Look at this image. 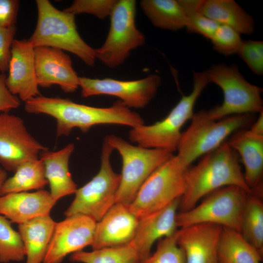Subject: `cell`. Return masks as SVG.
<instances>
[{
    "label": "cell",
    "instance_id": "cell-4",
    "mask_svg": "<svg viewBox=\"0 0 263 263\" xmlns=\"http://www.w3.org/2000/svg\"><path fill=\"white\" fill-rule=\"evenodd\" d=\"M193 89L183 95L168 115L153 124H145L132 128L129 140L137 146L147 149H158L171 153L177 150L185 123L191 119L195 103L209 83L206 71L193 73Z\"/></svg>",
    "mask_w": 263,
    "mask_h": 263
},
{
    "label": "cell",
    "instance_id": "cell-17",
    "mask_svg": "<svg viewBox=\"0 0 263 263\" xmlns=\"http://www.w3.org/2000/svg\"><path fill=\"white\" fill-rule=\"evenodd\" d=\"M139 219L128 206L115 203L96 223L91 247L93 250L115 247L130 243L133 239Z\"/></svg>",
    "mask_w": 263,
    "mask_h": 263
},
{
    "label": "cell",
    "instance_id": "cell-20",
    "mask_svg": "<svg viewBox=\"0 0 263 263\" xmlns=\"http://www.w3.org/2000/svg\"><path fill=\"white\" fill-rule=\"evenodd\" d=\"M56 202L50 192L44 189L8 193L0 196V214L19 225L49 215Z\"/></svg>",
    "mask_w": 263,
    "mask_h": 263
},
{
    "label": "cell",
    "instance_id": "cell-15",
    "mask_svg": "<svg viewBox=\"0 0 263 263\" xmlns=\"http://www.w3.org/2000/svg\"><path fill=\"white\" fill-rule=\"evenodd\" d=\"M36 74L38 86L58 85L67 93L79 87V76L73 67L70 56L58 49L40 46L34 48Z\"/></svg>",
    "mask_w": 263,
    "mask_h": 263
},
{
    "label": "cell",
    "instance_id": "cell-8",
    "mask_svg": "<svg viewBox=\"0 0 263 263\" xmlns=\"http://www.w3.org/2000/svg\"><path fill=\"white\" fill-rule=\"evenodd\" d=\"M189 167L173 155L155 170L128 206L139 219L180 198L185 189V173Z\"/></svg>",
    "mask_w": 263,
    "mask_h": 263
},
{
    "label": "cell",
    "instance_id": "cell-24",
    "mask_svg": "<svg viewBox=\"0 0 263 263\" xmlns=\"http://www.w3.org/2000/svg\"><path fill=\"white\" fill-rule=\"evenodd\" d=\"M200 11L220 25L234 29L241 35L255 30L253 18L233 0H202Z\"/></svg>",
    "mask_w": 263,
    "mask_h": 263
},
{
    "label": "cell",
    "instance_id": "cell-16",
    "mask_svg": "<svg viewBox=\"0 0 263 263\" xmlns=\"http://www.w3.org/2000/svg\"><path fill=\"white\" fill-rule=\"evenodd\" d=\"M5 83L9 91L26 102L41 95L36 74L34 47L28 39H14Z\"/></svg>",
    "mask_w": 263,
    "mask_h": 263
},
{
    "label": "cell",
    "instance_id": "cell-14",
    "mask_svg": "<svg viewBox=\"0 0 263 263\" xmlns=\"http://www.w3.org/2000/svg\"><path fill=\"white\" fill-rule=\"evenodd\" d=\"M96 223L81 214L66 217L56 223L43 263H61L68 254L91 245Z\"/></svg>",
    "mask_w": 263,
    "mask_h": 263
},
{
    "label": "cell",
    "instance_id": "cell-7",
    "mask_svg": "<svg viewBox=\"0 0 263 263\" xmlns=\"http://www.w3.org/2000/svg\"><path fill=\"white\" fill-rule=\"evenodd\" d=\"M105 139L122 158V172L115 203L128 206L147 179L173 154L164 150L135 146L114 134L107 135Z\"/></svg>",
    "mask_w": 263,
    "mask_h": 263
},
{
    "label": "cell",
    "instance_id": "cell-12",
    "mask_svg": "<svg viewBox=\"0 0 263 263\" xmlns=\"http://www.w3.org/2000/svg\"><path fill=\"white\" fill-rule=\"evenodd\" d=\"M47 148L29 133L20 117L0 113V164L4 169L15 172L23 163L38 159Z\"/></svg>",
    "mask_w": 263,
    "mask_h": 263
},
{
    "label": "cell",
    "instance_id": "cell-29",
    "mask_svg": "<svg viewBox=\"0 0 263 263\" xmlns=\"http://www.w3.org/2000/svg\"><path fill=\"white\" fill-rule=\"evenodd\" d=\"M70 260L81 263H137L139 258L132 244L73 253Z\"/></svg>",
    "mask_w": 263,
    "mask_h": 263
},
{
    "label": "cell",
    "instance_id": "cell-33",
    "mask_svg": "<svg viewBox=\"0 0 263 263\" xmlns=\"http://www.w3.org/2000/svg\"><path fill=\"white\" fill-rule=\"evenodd\" d=\"M209 40L213 49L225 56L238 54L243 41L237 31L220 24Z\"/></svg>",
    "mask_w": 263,
    "mask_h": 263
},
{
    "label": "cell",
    "instance_id": "cell-36",
    "mask_svg": "<svg viewBox=\"0 0 263 263\" xmlns=\"http://www.w3.org/2000/svg\"><path fill=\"white\" fill-rule=\"evenodd\" d=\"M16 32V26L0 27V73L8 70L11 56V47Z\"/></svg>",
    "mask_w": 263,
    "mask_h": 263
},
{
    "label": "cell",
    "instance_id": "cell-9",
    "mask_svg": "<svg viewBox=\"0 0 263 263\" xmlns=\"http://www.w3.org/2000/svg\"><path fill=\"white\" fill-rule=\"evenodd\" d=\"M249 193L229 186L217 189L192 208L177 213L178 227L210 223L241 232L244 206Z\"/></svg>",
    "mask_w": 263,
    "mask_h": 263
},
{
    "label": "cell",
    "instance_id": "cell-6",
    "mask_svg": "<svg viewBox=\"0 0 263 263\" xmlns=\"http://www.w3.org/2000/svg\"><path fill=\"white\" fill-rule=\"evenodd\" d=\"M206 72L209 83L219 86L224 95L221 105L206 111L209 118L218 120L232 115L263 111V89L248 82L236 65L216 64Z\"/></svg>",
    "mask_w": 263,
    "mask_h": 263
},
{
    "label": "cell",
    "instance_id": "cell-5",
    "mask_svg": "<svg viewBox=\"0 0 263 263\" xmlns=\"http://www.w3.org/2000/svg\"><path fill=\"white\" fill-rule=\"evenodd\" d=\"M191 124L182 133L177 155L188 167L202 155L218 148L230 135L249 125L250 114L232 115L220 120L210 119L206 111L194 113Z\"/></svg>",
    "mask_w": 263,
    "mask_h": 263
},
{
    "label": "cell",
    "instance_id": "cell-21",
    "mask_svg": "<svg viewBox=\"0 0 263 263\" xmlns=\"http://www.w3.org/2000/svg\"><path fill=\"white\" fill-rule=\"evenodd\" d=\"M226 142L240 154L244 168V179L252 193L261 197L263 136L253 134L249 130L241 129L234 132Z\"/></svg>",
    "mask_w": 263,
    "mask_h": 263
},
{
    "label": "cell",
    "instance_id": "cell-26",
    "mask_svg": "<svg viewBox=\"0 0 263 263\" xmlns=\"http://www.w3.org/2000/svg\"><path fill=\"white\" fill-rule=\"evenodd\" d=\"M140 6L156 27L175 31L187 26L186 14L178 0H142Z\"/></svg>",
    "mask_w": 263,
    "mask_h": 263
},
{
    "label": "cell",
    "instance_id": "cell-38",
    "mask_svg": "<svg viewBox=\"0 0 263 263\" xmlns=\"http://www.w3.org/2000/svg\"><path fill=\"white\" fill-rule=\"evenodd\" d=\"M5 79V75L0 73V112L2 113H8L20 105L18 96L13 94L7 88Z\"/></svg>",
    "mask_w": 263,
    "mask_h": 263
},
{
    "label": "cell",
    "instance_id": "cell-30",
    "mask_svg": "<svg viewBox=\"0 0 263 263\" xmlns=\"http://www.w3.org/2000/svg\"><path fill=\"white\" fill-rule=\"evenodd\" d=\"M11 222L0 214V263L20 262L26 257L21 237L13 228Z\"/></svg>",
    "mask_w": 263,
    "mask_h": 263
},
{
    "label": "cell",
    "instance_id": "cell-31",
    "mask_svg": "<svg viewBox=\"0 0 263 263\" xmlns=\"http://www.w3.org/2000/svg\"><path fill=\"white\" fill-rule=\"evenodd\" d=\"M187 19L186 28L189 33L197 34L210 39L220 25L200 11L202 0H178Z\"/></svg>",
    "mask_w": 263,
    "mask_h": 263
},
{
    "label": "cell",
    "instance_id": "cell-1",
    "mask_svg": "<svg viewBox=\"0 0 263 263\" xmlns=\"http://www.w3.org/2000/svg\"><path fill=\"white\" fill-rule=\"evenodd\" d=\"M24 109L28 113H43L55 118L58 137L69 135L74 128L85 132L97 125L118 124L132 128L144 124L140 114L120 100L111 107L99 108L76 103L68 98L41 94L25 102Z\"/></svg>",
    "mask_w": 263,
    "mask_h": 263
},
{
    "label": "cell",
    "instance_id": "cell-18",
    "mask_svg": "<svg viewBox=\"0 0 263 263\" xmlns=\"http://www.w3.org/2000/svg\"><path fill=\"white\" fill-rule=\"evenodd\" d=\"M180 198L165 207L139 219L135 233L131 242L136 248L139 261L150 255L154 243L173 235L178 230L176 217Z\"/></svg>",
    "mask_w": 263,
    "mask_h": 263
},
{
    "label": "cell",
    "instance_id": "cell-11",
    "mask_svg": "<svg viewBox=\"0 0 263 263\" xmlns=\"http://www.w3.org/2000/svg\"><path fill=\"white\" fill-rule=\"evenodd\" d=\"M136 1L117 0L110 17V28L103 44L95 49V57L110 68L122 64L132 50L145 42L135 24Z\"/></svg>",
    "mask_w": 263,
    "mask_h": 263
},
{
    "label": "cell",
    "instance_id": "cell-2",
    "mask_svg": "<svg viewBox=\"0 0 263 263\" xmlns=\"http://www.w3.org/2000/svg\"><path fill=\"white\" fill-rule=\"evenodd\" d=\"M235 186L252 193L244 179L237 152L224 142L206 153L185 173V189L180 198V212L188 210L203 197L223 187Z\"/></svg>",
    "mask_w": 263,
    "mask_h": 263
},
{
    "label": "cell",
    "instance_id": "cell-39",
    "mask_svg": "<svg viewBox=\"0 0 263 263\" xmlns=\"http://www.w3.org/2000/svg\"><path fill=\"white\" fill-rule=\"evenodd\" d=\"M249 131L256 135L263 136V111L259 113V117Z\"/></svg>",
    "mask_w": 263,
    "mask_h": 263
},
{
    "label": "cell",
    "instance_id": "cell-25",
    "mask_svg": "<svg viewBox=\"0 0 263 263\" xmlns=\"http://www.w3.org/2000/svg\"><path fill=\"white\" fill-rule=\"evenodd\" d=\"M262 256L240 232L222 227L218 263H260Z\"/></svg>",
    "mask_w": 263,
    "mask_h": 263
},
{
    "label": "cell",
    "instance_id": "cell-28",
    "mask_svg": "<svg viewBox=\"0 0 263 263\" xmlns=\"http://www.w3.org/2000/svg\"><path fill=\"white\" fill-rule=\"evenodd\" d=\"M240 233L263 256V203L261 197L252 193L248 194Z\"/></svg>",
    "mask_w": 263,
    "mask_h": 263
},
{
    "label": "cell",
    "instance_id": "cell-35",
    "mask_svg": "<svg viewBox=\"0 0 263 263\" xmlns=\"http://www.w3.org/2000/svg\"><path fill=\"white\" fill-rule=\"evenodd\" d=\"M238 54L253 73L263 75V41L243 40Z\"/></svg>",
    "mask_w": 263,
    "mask_h": 263
},
{
    "label": "cell",
    "instance_id": "cell-37",
    "mask_svg": "<svg viewBox=\"0 0 263 263\" xmlns=\"http://www.w3.org/2000/svg\"><path fill=\"white\" fill-rule=\"evenodd\" d=\"M19 4L18 0H0V27L15 26Z\"/></svg>",
    "mask_w": 263,
    "mask_h": 263
},
{
    "label": "cell",
    "instance_id": "cell-19",
    "mask_svg": "<svg viewBox=\"0 0 263 263\" xmlns=\"http://www.w3.org/2000/svg\"><path fill=\"white\" fill-rule=\"evenodd\" d=\"M220 225L201 224L177 230V242L184 250L186 263H218Z\"/></svg>",
    "mask_w": 263,
    "mask_h": 263
},
{
    "label": "cell",
    "instance_id": "cell-27",
    "mask_svg": "<svg viewBox=\"0 0 263 263\" xmlns=\"http://www.w3.org/2000/svg\"><path fill=\"white\" fill-rule=\"evenodd\" d=\"M14 173L13 176L7 178L4 183L0 191V196L10 193L43 189L48 184L45 177L44 165L39 158L23 163Z\"/></svg>",
    "mask_w": 263,
    "mask_h": 263
},
{
    "label": "cell",
    "instance_id": "cell-23",
    "mask_svg": "<svg viewBox=\"0 0 263 263\" xmlns=\"http://www.w3.org/2000/svg\"><path fill=\"white\" fill-rule=\"evenodd\" d=\"M56 223L48 215L19 224L26 251L25 263H43Z\"/></svg>",
    "mask_w": 263,
    "mask_h": 263
},
{
    "label": "cell",
    "instance_id": "cell-40",
    "mask_svg": "<svg viewBox=\"0 0 263 263\" xmlns=\"http://www.w3.org/2000/svg\"><path fill=\"white\" fill-rule=\"evenodd\" d=\"M7 179V174L6 170L2 167H0V191L5 182Z\"/></svg>",
    "mask_w": 263,
    "mask_h": 263
},
{
    "label": "cell",
    "instance_id": "cell-3",
    "mask_svg": "<svg viewBox=\"0 0 263 263\" xmlns=\"http://www.w3.org/2000/svg\"><path fill=\"white\" fill-rule=\"evenodd\" d=\"M38 19L35 30L28 39L35 48L52 47L74 54L86 65L95 63V49L79 35L75 15L56 8L48 0L36 1Z\"/></svg>",
    "mask_w": 263,
    "mask_h": 263
},
{
    "label": "cell",
    "instance_id": "cell-10",
    "mask_svg": "<svg viewBox=\"0 0 263 263\" xmlns=\"http://www.w3.org/2000/svg\"><path fill=\"white\" fill-rule=\"evenodd\" d=\"M113 150L104 138L100 169L89 182L77 189L74 200L64 213L66 217L81 214L97 222L115 204L121 175L114 172L111 165Z\"/></svg>",
    "mask_w": 263,
    "mask_h": 263
},
{
    "label": "cell",
    "instance_id": "cell-32",
    "mask_svg": "<svg viewBox=\"0 0 263 263\" xmlns=\"http://www.w3.org/2000/svg\"><path fill=\"white\" fill-rule=\"evenodd\" d=\"M177 230L171 236L160 239L156 251L137 263H186L185 252L177 242Z\"/></svg>",
    "mask_w": 263,
    "mask_h": 263
},
{
    "label": "cell",
    "instance_id": "cell-22",
    "mask_svg": "<svg viewBox=\"0 0 263 263\" xmlns=\"http://www.w3.org/2000/svg\"><path fill=\"white\" fill-rule=\"evenodd\" d=\"M74 150V144L70 143L57 151L50 150L47 148L39 154V158L44 165L50 193L56 202L64 196L75 194L77 189L69 167L70 158Z\"/></svg>",
    "mask_w": 263,
    "mask_h": 263
},
{
    "label": "cell",
    "instance_id": "cell-34",
    "mask_svg": "<svg viewBox=\"0 0 263 263\" xmlns=\"http://www.w3.org/2000/svg\"><path fill=\"white\" fill-rule=\"evenodd\" d=\"M117 0H75L64 11L75 15H93L100 19L110 16Z\"/></svg>",
    "mask_w": 263,
    "mask_h": 263
},
{
    "label": "cell",
    "instance_id": "cell-13",
    "mask_svg": "<svg viewBox=\"0 0 263 263\" xmlns=\"http://www.w3.org/2000/svg\"><path fill=\"white\" fill-rule=\"evenodd\" d=\"M161 80L157 74L130 81L79 76V87L83 97L102 94L114 96L130 109H140L146 107L155 96Z\"/></svg>",
    "mask_w": 263,
    "mask_h": 263
}]
</instances>
